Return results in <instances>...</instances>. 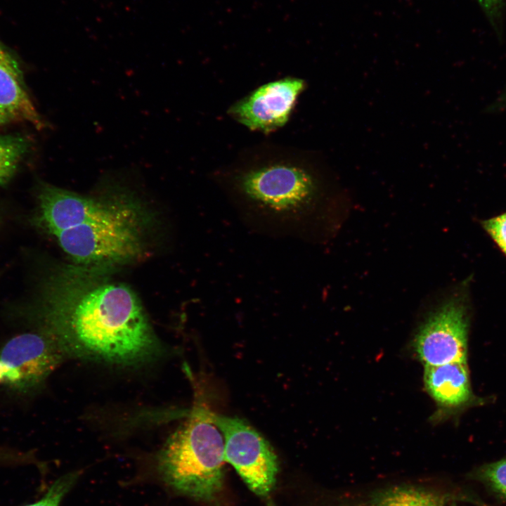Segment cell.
I'll list each match as a JSON object with an SVG mask.
<instances>
[{
  "instance_id": "6da1fadb",
  "label": "cell",
  "mask_w": 506,
  "mask_h": 506,
  "mask_svg": "<svg viewBox=\"0 0 506 506\" xmlns=\"http://www.w3.org/2000/svg\"><path fill=\"white\" fill-rule=\"evenodd\" d=\"M67 269L43 284L33 309L63 353L123 365L157 358L162 346L134 291Z\"/></svg>"
},
{
  "instance_id": "7a4b0ae2",
  "label": "cell",
  "mask_w": 506,
  "mask_h": 506,
  "mask_svg": "<svg viewBox=\"0 0 506 506\" xmlns=\"http://www.w3.org/2000/svg\"><path fill=\"white\" fill-rule=\"evenodd\" d=\"M311 153L254 147L214 174L245 223L258 232L303 238L324 194L321 167Z\"/></svg>"
},
{
  "instance_id": "3957f363",
  "label": "cell",
  "mask_w": 506,
  "mask_h": 506,
  "mask_svg": "<svg viewBox=\"0 0 506 506\" xmlns=\"http://www.w3.org/2000/svg\"><path fill=\"white\" fill-rule=\"evenodd\" d=\"M223 437L210 411L196 406L168 439L158 456L164 481L193 498L209 500L223 484Z\"/></svg>"
},
{
  "instance_id": "277c9868",
  "label": "cell",
  "mask_w": 506,
  "mask_h": 506,
  "mask_svg": "<svg viewBox=\"0 0 506 506\" xmlns=\"http://www.w3.org/2000/svg\"><path fill=\"white\" fill-rule=\"evenodd\" d=\"M130 208L54 234L63 251L84 265L134 259L141 249L136 212Z\"/></svg>"
},
{
  "instance_id": "5b68a950",
  "label": "cell",
  "mask_w": 506,
  "mask_h": 506,
  "mask_svg": "<svg viewBox=\"0 0 506 506\" xmlns=\"http://www.w3.org/2000/svg\"><path fill=\"white\" fill-rule=\"evenodd\" d=\"M469 303L462 285L439 301L419 325L414 351L424 366L467 363Z\"/></svg>"
},
{
  "instance_id": "8992f818",
  "label": "cell",
  "mask_w": 506,
  "mask_h": 506,
  "mask_svg": "<svg viewBox=\"0 0 506 506\" xmlns=\"http://www.w3.org/2000/svg\"><path fill=\"white\" fill-rule=\"evenodd\" d=\"M224 441L225 460L254 493L265 496L273 488L278 462L268 441L247 422L210 412Z\"/></svg>"
},
{
  "instance_id": "52a82bcc",
  "label": "cell",
  "mask_w": 506,
  "mask_h": 506,
  "mask_svg": "<svg viewBox=\"0 0 506 506\" xmlns=\"http://www.w3.org/2000/svg\"><path fill=\"white\" fill-rule=\"evenodd\" d=\"M63 356L54 339L41 330L17 335L0 350V384L21 392L32 390Z\"/></svg>"
},
{
  "instance_id": "ba28073f",
  "label": "cell",
  "mask_w": 506,
  "mask_h": 506,
  "mask_svg": "<svg viewBox=\"0 0 506 506\" xmlns=\"http://www.w3.org/2000/svg\"><path fill=\"white\" fill-rule=\"evenodd\" d=\"M306 88L304 80L285 77L264 84L236 101L229 115L252 131L269 133L288 121L299 95Z\"/></svg>"
},
{
  "instance_id": "9c48e42d",
  "label": "cell",
  "mask_w": 506,
  "mask_h": 506,
  "mask_svg": "<svg viewBox=\"0 0 506 506\" xmlns=\"http://www.w3.org/2000/svg\"><path fill=\"white\" fill-rule=\"evenodd\" d=\"M41 218L53 235L82 223L119 214L131 205L86 197L43 183L38 192Z\"/></svg>"
},
{
  "instance_id": "30bf717a",
  "label": "cell",
  "mask_w": 506,
  "mask_h": 506,
  "mask_svg": "<svg viewBox=\"0 0 506 506\" xmlns=\"http://www.w3.org/2000/svg\"><path fill=\"white\" fill-rule=\"evenodd\" d=\"M22 71L11 51L0 41V111L10 120L45 126L25 87Z\"/></svg>"
},
{
  "instance_id": "8fae6325",
  "label": "cell",
  "mask_w": 506,
  "mask_h": 506,
  "mask_svg": "<svg viewBox=\"0 0 506 506\" xmlns=\"http://www.w3.org/2000/svg\"><path fill=\"white\" fill-rule=\"evenodd\" d=\"M425 388L442 411H453L472 399L467 363L424 366Z\"/></svg>"
},
{
  "instance_id": "7c38bea8",
  "label": "cell",
  "mask_w": 506,
  "mask_h": 506,
  "mask_svg": "<svg viewBox=\"0 0 506 506\" xmlns=\"http://www.w3.org/2000/svg\"><path fill=\"white\" fill-rule=\"evenodd\" d=\"M450 496L417 486L396 485L379 490L363 506H446Z\"/></svg>"
},
{
  "instance_id": "4fadbf2b",
  "label": "cell",
  "mask_w": 506,
  "mask_h": 506,
  "mask_svg": "<svg viewBox=\"0 0 506 506\" xmlns=\"http://www.w3.org/2000/svg\"><path fill=\"white\" fill-rule=\"evenodd\" d=\"M30 148V141L23 136L0 134L1 186L6 184L14 176Z\"/></svg>"
},
{
  "instance_id": "5bb4252c",
  "label": "cell",
  "mask_w": 506,
  "mask_h": 506,
  "mask_svg": "<svg viewBox=\"0 0 506 506\" xmlns=\"http://www.w3.org/2000/svg\"><path fill=\"white\" fill-rule=\"evenodd\" d=\"M476 476L496 493L506 498V457L483 465L478 469Z\"/></svg>"
},
{
  "instance_id": "9a60e30c",
  "label": "cell",
  "mask_w": 506,
  "mask_h": 506,
  "mask_svg": "<svg viewBox=\"0 0 506 506\" xmlns=\"http://www.w3.org/2000/svg\"><path fill=\"white\" fill-rule=\"evenodd\" d=\"M78 476V472H72L61 476L53 484L40 500L25 506H59L62 498L72 488Z\"/></svg>"
},
{
  "instance_id": "2e32d148",
  "label": "cell",
  "mask_w": 506,
  "mask_h": 506,
  "mask_svg": "<svg viewBox=\"0 0 506 506\" xmlns=\"http://www.w3.org/2000/svg\"><path fill=\"white\" fill-rule=\"evenodd\" d=\"M481 225L506 256V212L482 221Z\"/></svg>"
},
{
  "instance_id": "e0dca14e",
  "label": "cell",
  "mask_w": 506,
  "mask_h": 506,
  "mask_svg": "<svg viewBox=\"0 0 506 506\" xmlns=\"http://www.w3.org/2000/svg\"><path fill=\"white\" fill-rule=\"evenodd\" d=\"M491 22L495 24L501 16L505 0H476Z\"/></svg>"
},
{
  "instance_id": "ac0fdd59",
  "label": "cell",
  "mask_w": 506,
  "mask_h": 506,
  "mask_svg": "<svg viewBox=\"0 0 506 506\" xmlns=\"http://www.w3.org/2000/svg\"><path fill=\"white\" fill-rule=\"evenodd\" d=\"M506 106V89L497 100L495 103L491 107L493 109H500L502 107Z\"/></svg>"
},
{
  "instance_id": "d6986e66",
  "label": "cell",
  "mask_w": 506,
  "mask_h": 506,
  "mask_svg": "<svg viewBox=\"0 0 506 506\" xmlns=\"http://www.w3.org/2000/svg\"><path fill=\"white\" fill-rule=\"evenodd\" d=\"M9 119L0 111V125L8 122Z\"/></svg>"
},
{
  "instance_id": "ffe728a7",
  "label": "cell",
  "mask_w": 506,
  "mask_h": 506,
  "mask_svg": "<svg viewBox=\"0 0 506 506\" xmlns=\"http://www.w3.org/2000/svg\"><path fill=\"white\" fill-rule=\"evenodd\" d=\"M449 506H457V505L455 503L451 502L450 505H449Z\"/></svg>"
}]
</instances>
